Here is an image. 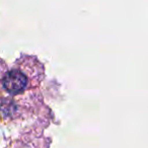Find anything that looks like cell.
<instances>
[{"instance_id":"6da1fadb","label":"cell","mask_w":148,"mask_h":148,"mask_svg":"<svg viewBox=\"0 0 148 148\" xmlns=\"http://www.w3.org/2000/svg\"><path fill=\"white\" fill-rule=\"evenodd\" d=\"M2 84L4 88L10 93H18L25 88L27 84V79L23 73L18 70H11L5 74L3 77Z\"/></svg>"}]
</instances>
